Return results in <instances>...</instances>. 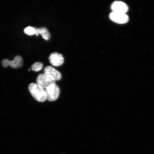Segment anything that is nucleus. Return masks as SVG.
I'll return each mask as SVG.
<instances>
[{"label": "nucleus", "instance_id": "nucleus-1", "mask_svg": "<svg viewBox=\"0 0 154 154\" xmlns=\"http://www.w3.org/2000/svg\"><path fill=\"white\" fill-rule=\"evenodd\" d=\"M29 90L32 95L36 101L44 102L47 100L45 89L36 83H32L29 86Z\"/></svg>", "mask_w": 154, "mask_h": 154}, {"label": "nucleus", "instance_id": "nucleus-2", "mask_svg": "<svg viewBox=\"0 0 154 154\" xmlns=\"http://www.w3.org/2000/svg\"><path fill=\"white\" fill-rule=\"evenodd\" d=\"M47 95V99L50 101H53L57 100L60 95V90L56 84L50 85L45 89Z\"/></svg>", "mask_w": 154, "mask_h": 154}, {"label": "nucleus", "instance_id": "nucleus-3", "mask_svg": "<svg viewBox=\"0 0 154 154\" xmlns=\"http://www.w3.org/2000/svg\"><path fill=\"white\" fill-rule=\"evenodd\" d=\"M36 84L45 89L51 85L56 84V81L51 77L44 73L38 75L36 79Z\"/></svg>", "mask_w": 154, "mask_h": 154}, {"label": "nucleus", "instance_id": "nucleus-4", "mask_svg": "<svg viewBox=\"0 0 154 154\" xmlns=\"http://www.w3.org/2000/svg\"><path fill=\"white\" fill-rule=\"evenodd\" d=\"M109 18L113 22L119 24H124L128 22V17L126 13L116 12H112L109 15Z\"/></svg>", "mask_w": 154, "mask_h": 154}, {"label": "nucleus", "instance_id": "nucleus-5", "mask_svg": "<svg viewBox=\"0 0 154 154\" xmlns=\"http://www.w3.org/2000/svg\"><path fill=\"white\" fill-rule=\"evenodd\" d=\"M49 60L53 66H59L62 65L64 62V58L60 54L54 53L50 55Z\"/></svg>", "mask_w": 154, "mask_h": 154}, {"label": "nucleus", "instance_id": "nucleus-6", "mask_svg": "<svg viewBox=\"0 0 154 154\" xmlns=\"http://www.w3.org/2000/svg\"><path fill=\"white\" fill-rule=\"evenodd\" d=\"M44 74L51 77L55 81L60 80L62 78L61 73L51 66L46 67L44 70Z\"/></svg>", "mask_w": 154, "mask_h": 154}, {"label": "nucleus", "instance_id": "nucleus-7", "mask_svg": "<svg viewBox=\"0 0 154 154\" xmlns=\"http://www.w3.org/2000/svg\"><path fill=\"white\" fill-rule=\"evenodd\" d=\"M113 11L126 13L128 11V7L126 4L121 1H116L111 5Z\"/></svg>", "mask_w": 154, "mask_h": 154}, {"label": "nucleus", "instance_id": "nucleus-8", "mask_svg": "<svg viewBox=\"0 0 154 154\" xmlns=\"http://www.w3.org/2000/svg\"><path fill=\"white\" fill-rule=\"evenodd\" d=\"M23 59L22 57L18 55L12 61L8 60V65L12 68H18L22 66Z\"/></svg>", "mask_w": 154, "mask_h": 154}, {"label": "nucleus", "instance_id": "nucleus-9", "mask_svg": "<svg viewBox=\"0 0 154 154\" xmlns=\"http://www.w3.org/2000/svg\"><path fill=\"white\" fill-rule=\"evenodd\" d=\"M34 28L35 29V34L36 36L41 34L44 39L47 40H49L51 38V34L47 28L44 27L40 28Z\"/></svg>", "mask_w": 154, "mask_h": 154}, {"label": "nucleus", "instance_id": "nucleus-10", "mask_svg": "<svg viewBox=\"0 0 154 154\" xmlns=\"http://www.w3.org/2000/svg\"><path fill=\"white\" fill-rule=\"evenodd\" d=\"M43 63L40 62H36L32 65L31 68L32 70L37 72L43 69Z\"/></svg>", "mask_w": 154, "mask_h": 154}, {"label": "nucleus", "instance_id": "nucleus-11", "mask_svg": "<svg viewBox=\"0 0 154 154\" xmlns=\"http://www.w3.org/2000/svg\"><path fill=\"white\" fill-rule=\"evenodd\" d=\"M24 32L25 33L28 35H31L35 34V30L34 28L31 26H28L24 29Z\"/></svg>", "mask_w": 154, "mask_h": 154}]
</instances>
